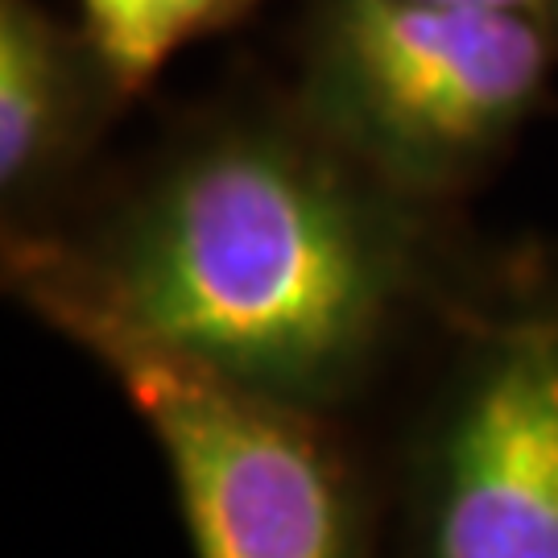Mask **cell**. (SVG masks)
Wrapping results in <instances>:
<instances>
[{"label":"cell","mask_w":558,"mask_h":558,"mask_svg":"<svg viewBox=\"0 0 558 558\" xmlns=\"http://www.w3.org/2000/svg\"><path fill=\"white\" fill-rule=\"evenodd\" d=\"M456 207L385 182L294 104L179 129L38 232L4 286L278 405L373 426L480 269Z\"/></svg>","instance_id":"1"},{"label":"cell","mask_w":558,"mask_h":558,"mask_svg":"<svg viewBox=\"0 0 558 558\" xmlns=\"http://www.w3.org/2000/svg\"><path fill=\"white\" fill-rule=\"evenodd\" d=\"M368 442L380 558H558V257L484 253Z\"/></svg>","instance_id":"2"},{"label":"cell","mask_w":558,"mask_h":558,"mask_svg":"<svg viewBox=\"0 0 558 558\" xmlns=\"http://www.w3.org/2000/svg\"><path fill=\"white\" fill-rule=\"evenodd\" d=\"M555 80V25L447 0H306L290 104L405 195L459 207Z\"/></svg>","instance_id":"3"},{"label":"cell","mask_w":558,"mask_h":558,"mask_svg":"<svg viewBox=\"0 0 558 558\" xmlns=\"http://www.w3.org/2000/svg\"><path fill=\"white\" fill-rule=\"evenodd\" d=\"M59 336L117 380L149 430L195 558H380L364 426L244 393L117 327Z\"/></svg>","instance_id":"4"},{"label":"cell","mask_w":558,"mask_h":558,"mask_svg":"<svg viewBox=\"0 0 558 558\" xmlns=\"http://www.w3.org/2000/svg\"><path fill=\"white\" fill-rule=\"evenodd\" d=\"M87 29L41 0H0V216L4 236L38 232L83 195V174L120 108Z\"/></svg>","instance_id":"5"},{"label":"cell","mask_w":558,"mask_h":558,"mask_svg":"<svg viewBox=\"0 0 558 558\" xmlns=\"http://www.w3.org/2000/svg\"><path fill=\"white\" fill-rule=\"evenodd\" d=\"M265 0H80V21L120 92L137 100L191 41L253 17Z\"/></svg>","instance_id":"6"},{"label":"cell","mask_w":558,"mask_h":558,"mask_svg":"<svg viewBox=\"0 0 558 558\" xmlns=\"http://www.w3.org/2000/svg\"><path fill=\"white\" fill-rule=\"evenodd\" d=\"M447 4H468V9L505 13V17H525V21H538V25H555L558 29V0H447Z\"/></svg>","instance_id":"7"}]
</instances>
